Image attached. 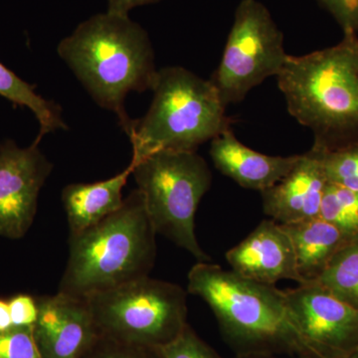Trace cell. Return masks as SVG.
<instances>
[{
    "mask_svg": "<svg viewBox=\"0 0 358 358\" xmlns=\"http://www.w3.org/2000/svg\"><path fill=\"white\" fill-rule=\"evenodd\" d=\"M57 53L96 105L114 113L128 134L133 119L124 101L131 92L152 90L159 73L148 32L129 15L99 13L61 40Z\"/></svg>",
    "mask_w": 358,
    "mask_h": 358,
    "instance_id": "cell-1",
    "label": "cell"
},
{
    "mask_svg": "<svg viewBox=\"0 0 358 358\" xmlns=\"http://www.w3.org/2000/svg\"><path fill=\"white\" fill-rule=\"evenodd\" d=\"M277 79L289 114L313 131V148L333 152L358 143L357 33L322 50L289 55Z\"/></svg>",
    "mask_w": 358,
    "mask_h": 358,
    "instance_id": "cell-2",
    "label": "cell"
},
{
    "mask_svg": "<svg viewBox=\"0 0 358 358\" xmlns=\"http://www.w3.org/2000/svg\"><path fill=\"white\" fill-rule=\"evenodd\" d=\"M187 291L209 306L236 355H312L289 312L286 292L275 285L251 281L215 264L199 262L188 273Z\"/></svg>",
    "mask_w": 358,
    "mask_h": 358,
    "instance_id": "cell-3",
    "label": "cell"
},
{
    "mask_svg": "<svg viewBox=\"0 0 358 358\" xmlns=\"http://www.w3.org/2000/svg\"><path fill=\"white\" fill-rule=\"evenodd\" d=\"M157 233L140 190H131L121 208L93 227L70 234L69 257L59 293L88 299L152 272Z\"/></svg>",
    "mask_w": 358,
    "mask_h": 358,
    "instance_id": "cell-4",
    "label": "cell"
},
{
    "mask_svg": "<svg viewBox=\"0 0 358 358\" xmlns=\"http://www.w3.org/2000/svg\"><path fill=\"white\" fill-rule=\"evenodd\" d=\"M147 114L133 120L127 136L136 162L159 152H196L230 128L231 120L215 85L178 66L162 68Z\"/></svg>",
    "mask_w": 358,
    "mask_h": 358,
    "instance_id": "cell-5",
    "label": "cell"
},
{
    "mask_svg": "<svg viewBox=\"0 0 358 358\" xmlns=\"http://www.w3.org/2000/svg\"><path fill=\"white\" fill-rule=\"evenodd\" d=\"M129 166L155 233L186 250L199 262H210L194 227L197 208L212 182L203 157L196 152H159Z\"/></svg>",
    "mask_w": 358,
    "mask_h": 358,
    "instance_id": "cell-6",
    "label": "cell"
},
{
    "mask_svg": "<svg viewBox=\"0 0 358 358\" xmlns=\"http://www.w3.org/2000/svg\"><path fill=\"white\" fill-rule=\"evenodd\" d=\"M86 300L100 336L124 343L160 348L188 324L185 289L150 275Z\"/></svg>",
    "mask_w": 358,
    "mask_h": 358,
    "instance_id": "cell-7",
    "label": "cell"
},
{
    "mask_svg": "<svg viewBox=\"0 0 358 358\" xmlns=\"http://www.w3.org/2000/svg\"><path fill=\"white\" fill-rule=\"evenodd\" d=\"M288 56L282 33L267 7L258 0H242L210 80L226 106L240 103L267 78L277 77Z\"/></svg>",
    "mask_w": 358,
    "mask_h": 358,
    "instance_id": "cell-8",
    "label": "cell"
},
{
    "mask_svg": "<svg viewBox=\"0 0 358 358\" xmlns=\"http://www.w3.org/2000/svg\"><path fill=\"white\" fill-rule=\"evenodd\" d=\"M286 292L292 317L315 357L341 358L358 348V310L315 282Z\"/></svg>",
    "mask_w": 358,
    "mask_h": 358,
    "instance_id": "cell-9",
    "label": "cell"
},
{
    "mask_svg": "<svg viewBox=\"0 0 358 358\" xmlns=\"http://www.w3.org/2000/svg\"><path fill=\"white\" fill-rule=\"evenodd\" d=\"M53 169L37 143L24 148L13 140L0 143V236H25L36 216L40 190Z\"/></svg>",
    "mask_w": 358,
    "mask_h": 358,
    "instance_id": "cell-10",
    "label": "cell"
},
{
    "mask_svg": "<svg viewBox=\"0 0 358 358\" xmlns=\"http://www.w3.org/2000/svg\"><path fill=\"white\" fill-rule=\"evenodd\" d=\"M37 301L33 334L42 358H81L100 336L86 299L57 292Z\"/></svg>",
    "mask_w": 358,
    "mask_h": 358,
    "instance_id": "cell-11",
    "label": "cell"
},
{
    "mask_svg": "<svg viewBox=\"0 0 358 358\" xmlns=\"http://www.w3.org/2000/svg\"><path fill=\"white\" fill-rule=\"evenodd\" d=\"M226 260L233 272L251 281L275 285L291 280L305 284L289 235L272 219L263 220L243 241L230 249Z\"/></svg>",
    "mask_w": 358,
    "mask_h": 358,
    "instance_id": "cell-12",
    "label": "cell"
},
{
    "mask_svg": "<svg viewBox=\"0 0 358 358\" xmlns=\"http://www.w3.org/2000/svg\"><path fill=\"white\" fill-rule=\"evenodd\" d=\"M327 185L319 152L310 148L282 180L261 192L263 210L281 225L319 217Z\"/></svg>",
    "mask_w": 358,
    "mask_h": 358,
    "instance_id": "cell-13",
    "label": "cell"
},
{
    "mask_svg": "<svg viewBox=\"0 0 358 358\" xmlns=\"http://www.w3.org/2000/svg\"><path fill=\"white\" fill-rule=\"evenodd\" d=\"M210 155L216 169L248 189L262 192L282 180L300 155L273 157L260 154L238 141L228 128L211 141Z\"/></svg>",
    "mask_w": 358,
    "mask_h": 358,
    "instance_id": "cell-14",
    "label": "cell"
},
{
    "mask_svg": "<svg viewBox=\"0 0 358 358\" xmlns=\"http://www.w3.org/2000/svg\"><path fill=\"white\" fill-rule=\"evenodd\" d=\"M129 166L107 180L93 183H71L63 188L61 200L67 216L70 234H76L119 210L124 203L122 189L131 174Z\"/></svg>",
    "mask_w": 358,
    "mask_h": 358,
    "instance_id": "cell-15",
    "label": "cell"
},
{
    "mask_svg": "<svg viewBox=\"0 0 358 358\" xmlns=\"http://www.w3.org/2000/svg\"><path fill=\"white\" fill-rule=\"evenodd\" d=\"M281 226L293 243L305 284L315 282L333 257L355 237L320 217Z\"/></svg>",
    "mask_w": 358,
    "mask_h": 358,
    "instance_id": "cell-16",
    "label": "cell"
},
{
    "mask_svg": "<svg viewBox=\"0 0 358 358\" xmlns=\"http://www.w3.org/2000/svg\"><path fill=\"white\" fill-rule=\"evenodd\" d=\"M0 96L15 105L28 108L39 122V133L33 143L39 145L46 134L59 129H68L62 115V108L46 100L35 92V87L23 81L15 73L0 63Z\"/></svg>",
    "mask_w": 358,
    "mask_h": 358,
    "instance_id": "cell-17",
    "label": "cell"
},
{
    "mask_svg": "<svg viewBox=\"0 0 358 358\" xmlns=\"http://www.w3.org/2000/svg\"><path fill=\"white\" fill-rule=\"evenodd\" d=\"M313 282L358 310V235L339 250Z\"/></svg>",
    "mask_w": 358,
    "mask_h": 358,
    "instance_id": "cell-18",
    "label": "cell"
},
{
    "mask_svg": "<svg viewBox=\"0 0 358 358\" xmlns=\"http://www.w3.org/2000/svg\"><path fill=\"white\" fill-rule=\"evenodd\" d=\"M319 217L350 235H358V192L329 183L322 197Z\"/></svg>",
    "mask_w": 358,
    "mask_h": 358,
    "instance_id": "cell-19",
    "label": "cell"
},
{
    "mask_svg": "<svg viewBox=\"0 0 358 358\" xmlns=\"http://www.w3.org/2000/svg\"><path fill=\"white\" fill-rule=\"evenodd\" d=\"M317 152L329 183L358 192V143L333 152Z\"/></svg>",
    "mask_w": 358,
    "mask_h": 358,
    "instance_id": "cell-20",
    "label": "cell"
},
{
    "mask_svg": "<svg viewBox=\"0 0 358 358\" xmlns=\"http://www.w3.org/2000/svg\"><path fill=\"white\" fill-rule=\"evenodd\" d=\"M157 350L160 358H222L193 331L189 324L173 341Z\"/></svg>",
    "mask_w": 358,
    "mask_h": 358,
    "instance_id": "cell-21",
    "label": "cell"
},
{
    "mask_svg": "<svg viewBox=\"0 0 358 358\" xmlns=\"http://www.w3.org/2000/svg\"><path fill=\"white\" fill-rule=\"evenodd\" d=\"M81 358H160L157 348L100 336Z\"/></svg>",
    "mask_w": 358,
    "mask_h": 358,
    "instance_id": "cell-22",
    "label": "cell"
},
{
    "mask_svg": "<svg viewBox=\"0 0 358 358\" xmlns=\"http://www.w3.org/2000/svg\"><path fill=\"white\" fill-rule=\"evenodd\" d=\"M0 358H42L33 327H11L0 331Z\"/></svg>",
    "mask_w": 358,
    "mask_h": 358,
    "instance_id": "cell-23",
    "label": "cell"
},
{
    "mask_svg": "<svg viewBox=\"0 0 358 358\" xmlns=\"http://www.w3.org/2000/svg\"><path fill=\"white\" fill-rule=\"evenodd\" d=\"M13 327H33L38 317V301L29 294H20L8 300Z\"/></svg>",
    "mask_w": 358,
    "mask_h": 358,
    "instance_id": "cell-24",
    "label": "cell"
},
{
    "mask_svg": "<svg viewBox=\"0 0 358 358\" xmlns=\"http://www.w3.org/2000/svg\"><path fill=\"white\" fill-rule=\"evenodd\" d=\"M345 33L358 31V0H320Z\"/></svg>",
    "mask_w": 358,
    "mask_h": 358,
    "instance_id": "cell-25",
    "label": "cell"
},
{
    "mask_svg": "<svg viewBox=\"0 0 358 358\" xmlns=\"http://www.w3.org/2000/svg\"><path fill=\"white\" fill-rule=\"evenodd\" d=\"M107 13L117 15H129V11L136 7L157 3L160 0H107Z\"/></svg>",
    "mask_w": 358,
    "mask_h": 358,
    "instance_id": "cell-26",
    "label": "cell"
},
{
    "mask_svg": "<svg viewBox=\"0 0 358 358\" xmlns=\"http://www.w3.org/2000/svg\"><path fill=\"white\" fill-rule=\"evenodd\" d=\"M13 320H11L10 310H9L8 300H0V331L11 329Z\"/></svg>",
    "mask_w": 358,
    "mask_h": 358,
    "instance_id": "cell-27",
    "label": "cell"
},
{
    "mask_svg": "<svg viewBox=\"0 0 358 358\" xmlns=\"http://www.w3.org/2000/svg\"><path fill=\"white\" fill-rule=\"evenodd\" d=\"M234 358H294L282 357V355H270V353H241L236 355Z\"/></svg>",
    "mask_w": 358,
    "mask_h": 358,
    "instance_id": "cell-28",
    "label": "cell"
},
{
    "mask_svg": "<svg viewBox=\"0 0 358 358\" xmlns=\"http://www.w3.org/2000/svg\"><path fill=\"white\" fill-rule=\"evenodd\" d=\"M341 358H358V348L357 350H353L352 352L348 353V355Z\"/></svg>",
    "mask_w": 358,
    "mask_h": 358,
    "instance_id": "cell-29",
    "label": "cell"
},
{
    "mask_svg": "<svg viewBox=\"0 0 358 358\" xmlns=\"http://www.w3.org/2000/svg\"><path fill=\"white\" fill-rule=\"evenodd\" d=\"M294 358H319V357H315V355H300V357H296Z\"/></svg>",
    "mask_w": 358,
    "mask_h": 358,
    "instance_id": "cell-30",
    "label": "cell"
}]
</instances>
